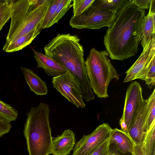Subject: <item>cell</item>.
Masks as SVG:
<instances>
[{
  "instance_id": "cell-2",
  "label": "cell",
  "mask_w": 155,
  "mask_h": 155,
  "mask_svg": "<svg viewBox=\"0 0 155 155\" xmlns=\"http://www.w3.org/2000/svg\"><path fill=\"white\" fill-rule=\"evenodd\" d=\"M77 35L58 34L44 47L45 54L63 66L79 83L85 101L94 96L85 67L84 51Z\"/></svg>"
},
{
  "instance_id": "cell-7",
  "label": "cell",
  "mask_w": 155,
  "mask_h": 155,
  "mask_svg": "<svg viewBox=\"0 0 155 155\" xmlns=\"http://www.w3.org/2000/svg\"><path fill=\"white\" fill-rule=\"evenodd\" d=\"M112 129L104 123L91 133L84 136L76 143L72 155H91L110 137Z\"/></svg>"
},
{
  "instance_id": "cell-6",
  "label": "cell",
  "mask_w": 155,
  "mask_h": 155,
  "mask_svg": "<svg viewBox=\"0 0 155 155\" xmlns=\"http://www.w3.org/2000/svg\"><path fill=\"white\" fill-rule=\"evenodd\" d=\"M116 12L96 7L92 4L83 13L73 16L69 21L71 26L78 29H98L108 27Z\"/></svg>"
},
{
  "instance_id": "cell-20",
  "label": "cell",
  "mask_w": 155,
  "mask_h": 155,
  "mask_svg": "<svg viewBox=\"0 0 155 155\" xmlns=\"http://www.w3.org/2000/svg\"><path fill=\"white\" fill-rule=\"evenodd\" d=\"M14 0H0V31L11 18Z\"/></svg>"
},
{
  "instance_id": "cell-4",
  "label": "cell",
  "mask_w": 155,
  "mask_h": 155,
  "mask_svg": "<svg viewBox=\"0 0 155 155\" xmlns=\"http://www.w3.org/2000/svg\"><path fill=\"white\" fill-rule=\"evenodd\" d=\"M51 1L48 0L44 4L34 9L31 6V0L14 1L10 28L4 45L37 28L42 21Z\"/></svg>"
},
{
  "instance_id": "cell-15",
  "label": "cell",
  "mask_w": 155,
  "mask_h": 155,
  "mask_svg": "<svg viewBox=\"0 0 155 155\" xmlns=\"http://www.w3.org/2000/svg\"><path fill=\"white\" fill-rule=\"evenodd\" d=\"M26 83L30 90L38 95H44L48 93L46 83L31 69L21 67Z\"/></svg>"
},
{
  "instance_id": "cell-32",
  "label": "cell",
  "mask_w": 155,
  "mask_h": 155,
  "mask_svg": "<svg viewBox=\"0 0 155 155\" xmlns=\"http://www.w3.org/2000/svg\"><path fill=\"white\" fill-rule=\"evenodd\" d=\"M113 151L112 152L110 150V152L108 155H113Z\"/></svg>"
},
{
  "instance_id": "cell-25",
  "label": "cell",
  "mask_w": 155,
  "mask_h": 155,
  "mask_svg": "<svg viewBox=\"0 0 155 155\" xmlns=\"http://www.w3.org/2000/svg\"><path fill=\"white\" fill-rule=\"evenodd\" d=\"M60 0H52L38 28L41 30L49 28V26Z\"/></svg>"
},
{
  "instance_id": "cell-17",
  "label": "cell",
  "mask_w": 155,
  "mask_h": 155,
  "mask_svg": "<svg viewBox=\"0 0 155 155\" xmlns=\"http://www.w3.org/2000/svg\"><path fill=\"white\" fill-rule=\"evenodd\" d=\"M41 31L38 26L30 32L20 36L7 45H4L3 51L11 52L22 49L31 44Z\"/></svg>"
},
{
  "instance_id": "cell-13",
  "label": "cell",
  "mask_w": 155,
  "mask_h": 155,
  "mask_svg": "<svg viewBox=\"0 0 155 155\" xmlns=\"http://www.w3.org/2000/svg\"><path fill=\"white\" fill-rule=\"evenodd\" d=\"M32 50L34 57L37 63V68H42L49 76L56 77L64 74L68 71L58 62L34 49Z\"/></svg>"
},
{
  "instance_id": "cell-29",
  "label": "cell",
  "mask_w": 155,
  "mask_h": 155,
  "mask_svg": "<svg viewBox=\"0 0 155 155\" xmlns=\"http://www.w3.org/2000/svg\"><path fill=\"white\" fill-rule=\"evenodd\" d=\"M12 127L10 123H8L0 120V137L8 133Z\"/></svg>"
},
{
  "instance_id": "cell-21",
  "label": "cell",
  "mask_w": 155,
  "mask_h": 155,
  "mask_svg": "<svg viewBox=\"0 0 155 155\" xmlns=\"http://www.w3.org/2000/svg\"><path fill=\"white\" fill-rule=\"evenodd\" d=\"M18 112L9 104L0 100V120L10 123L15 120Z\"/></svg>"
},
{
  "instance_id": "cell-16",
  "label": "cell",
  "mask_w": 155,
  "mask_h": 155,
  "mask_svg": "<svg viewBox=\"0 0 155 155\" xmlns=\"http://www.w3.org/2000/svg\"><path fill=\"white\" fill-rule=\"evenodd\" d=\"M155 12L149 10L148 14L145 16L141 25L138 41L143 49L149 40L155 34Z\"/></svg>"
},
{
  "instance_id": "cell-28",
  "label": "cell",
  "mask_w": 155,
  "mask_h": 155,
  "mask_svg": "<svg viewBox=\"0 0 155 155\" xmlns=\"http://www.w3.org/2000/svg\"><path fill=\"white\" fill-rule=\"evenodd\" d=\"M151 0H130L138 8L144 10L149 8Z\"/></svg>"
},
{
  "instance_id": "cell-3",
  "label": "cell",
  "mask_w": 155,
  "mask_h": 155,
  "mask_svg": "<svg viewBox=\"0 0 155 155\" xmlns=\"http://www.w3.org/2000/svg\"><path fill=\"white\" fill-rule=\"evenodd\" d=\"M48 104L41 102L26 113L23 131L29 155L51 154L53 137L51 134Z\"/></svg>"
},
{
  "instance_id": "cell-22",
  "label": "cell",
  "mask_w": 155,
  "mask_h": 155,
  "mask_svg": "<svg viewBox=\"0 0 155 155\" xmlns=\"http://www.w3.org/2000/svg\"><path fill=\"white\" fill-rule=\"evenodd\" d=\"M138 79L145 81L146 84L151 89L155 85V56L151 60L144 72Z\"/></svg>"
},
{
  "instance_id": "cell-19",
  "label": "cell",
  "mask_w": 155,
  "mask_h": 155,
  "mask_svg": "<svg viewBox=\"0 0 155 155\" xmlns=\"http://www.w3.org/2000/svg\"><path fill=\"white\" fill-rule=\"evenodd\" d=\"M129 2V0H94L92 5L98 8L116 12Z\"/></svg>"
},
{
  "instance_id": "cell-11",
  "label": "cell",
  "mask_w": 155,
  "mask_h": 155,
  "mask_svg": "<svg viewBox=\"0 0 155 155\" xmlns=\"http://www.w3.org/2000/svg\"><path fill=\"white\" fill-rule=\"evenodd\" d=\"M147 106V100L143 98L128 130V133L135 145L142 146L147 132L146 127Z\"/></svg>"
},
{
  "instance_id": "cell-27",
  "label": "cell",
  "mask_w": 155,
  "mask_h": 155,
  "mask_svg": "<svg viewBox=\"0 0 155 155\" xmlns=\"http://www.w3.org/2000/svg\"><path fill=\"white\" fill-rule=\"evenodd\" d=\"M101 144L91 155H108L110 152V138Z\"/></svg>"
},
{
  "instance_id": "cell-14",
  "label": "cell",
  "mask_w": 155,
  "mask_h": 155,
  "mask_svg": "<svg viewBox=\"0 0 155 155\" xmlns=\"http://www.w3.org/2000/svg\"><path fill=\"white\" fill-rule=\"evenodd\" d=\"M110 144L115 145L116 149L122 154L134 153L135 145L128 133L117 128L112 129L110 138Z\"/></svg>"
},
{
  "instance_id": "cell-1",
  "label": "cell",
  "mask_w": 155,
  "mask_h": 155,
  "mask_svg": "<svg viewBox=\"0 0 155 155\" xmlns=\"http://www.w3.org/2000/svg\"><path fill=\"white\" fill-rule=\"evenodd\" d=\"M145 16L130 0L115 13L104 37L108 56L123 61L137 54L140 30Z\"/></svg>"
},
{
  "instance_id": "cell-10",
  "label": "cell",
  "mask_w": 155,
  "mask_h": 155,
  "mask_svg": "<svg viewBox=\"0 0 155 155\" xmlns=\"http://www.w3.org/2000/svg\"><path fill=\"white\" fill-rule=\"evenodd\" d=\"M141 54L132 66L126 71L124 83L138 79L148 64L155 56V34L147 42Z\"/></svg>"
},
{
  "instance_id": "cell-5",
  "label": "cell",
  "mask_w": 155,
  "mask_h": 155,
  "mask_svg": "<svg viewBox=\"0 0 155 155\" xmlns=\"http://www.w3.org/2000/svg\"><path fill=\"white\" fill-rule=\"evenodd\" d=\"M106 51H99L93 48L85 61V67L91 87L100 98L109 97L108 86L113 79L118 80L119 75L108 58Z\"/></svg>"
},
{
  "instance_id": "cell-12",
  "label": "cell",
  "mask_w": 155,
  "mask_h": 155,
  "mask_svg": "<svg viewBox=\"0 0 155 155\" xmlns=\"http://www.w3.org/2000/svg\"><path fill=\"white\" fill-rule=\"evenodd\" d=\"M76 143L73 132L66 129L59 136L52 138L51 154L53 155H68Z\"/></svg>"
},
{
  "instance_id": "cell-18",
  "label": "cell",
  "mask_w": 155,
  "mask_h": 155,
  "mask_svg": "<svg viewBox=\"0 0 155 155\" xmlns=\"http://www.w3.org/2000/svg\"><path fill=\"white\" fill-rule=\"evenodd\" d=\"M155 121L147 132L142 147L145 155H155Z\"/></svg>"
},
{
  "instance_id": "cell-24",
  "label": "cell",
  "mask_w": 155,
  "mask_h": 155,
  "mask_svg": "<svg viewBox=\"0 0 155 155\" xmlns=\"http://www.w3.org/2000/svg\"><path fill=\"white\" fill-rule=\"evenodd\" d=\"M147 100V106L146 127L147 131L155 121V89Z\"/></svg>"
},
{
  "instance_id": "cell-23",
  "label": "cell",
  "mask_w": 155,
  "mask_h": 155,
  "mask_svg": "<svg viewBox=\"0 0 155 155\" xmlns=\"http://www.w3.org/2000/svg\"><path fill=\"white\" fill-rule=\"evenodd\" d=\"M71 0H60L49 25L51 27L58 23L72 6Z\"/></svg>"
},
{
  "instance_id": "cell-8",
  "label": "cell",
  "mask_w": 155,
  "mask_h": 155,
  "mask_svg": "<svg viewBox=\"0 0 155 155\" xmlns=\"http://www.w3.org/2000/svg\"><path fill=\"white\" fill-rule=\"evenodd\" d=\"M52 83L58 92L77 108L85 107L80 84L69 72L53 77Z\"/></svg>"
},
{
  "instance_id": "cell-26",
  "label": "cell",
  "mask_w": 155,
  "mask_h": 155,
  "mask_svg": "<svg viewBox=\"0 0 155 155\" xmlns=\"http://www.w3.org/2000/svg\"><path fill=\"white\" fill-rule=\"evenodd\" d=\"M94 0H73L72 1L74 16L79 15L85 11Z\"/></svg>"
},
{
  "instance_id": "cell-9",
  "label": "cell",
  "mask_w": 155,
  "mask_h": 155,
  "mask_svg": "<svg viewBox=\"0 0 155 155\" xmlns=\"http://www.w3.org/2000/svg\"><path fill=\"white\" fill-rule=\"evenodd\" d=\"M142 89L137 81L132 82L127 90L122 116L119 121L121 130L128 133L140 104L143 98Z\"/></svg>"
},
{
  "instance_id": "cell-31",
  "label": "cell",
  "mask_w": 155,
  "mask_h": 155,
  "mask_svg": "<svg viewBox=\"0 0 155 155\" xmlns=\"http://www.w3.org/2000/svg\"><path fill=\"white\" fill-rule=\"evenodd\" d=\"M113 155H124V154H120L119 153H118L117 152H114L113 151ZM135 155V153H134L131 154V153H130V154L129 155Z\"/></svg>"
},
{
  "instance_id": "cell-30",
  "label": "cell",
  "mask_w": 155,
  "mask_h": 155,
  "mask_svg": "<svg viewBox=\"0 0 155 155\" xmlns=\"http://www.w3.org/2000/svg\"><path fill=\"white\" fill-rule=\"evenodd\" d=\"M134 153L135 155H145L143 151L142 147L140 146H135Z\"/></svg>"
}]
</instances>
